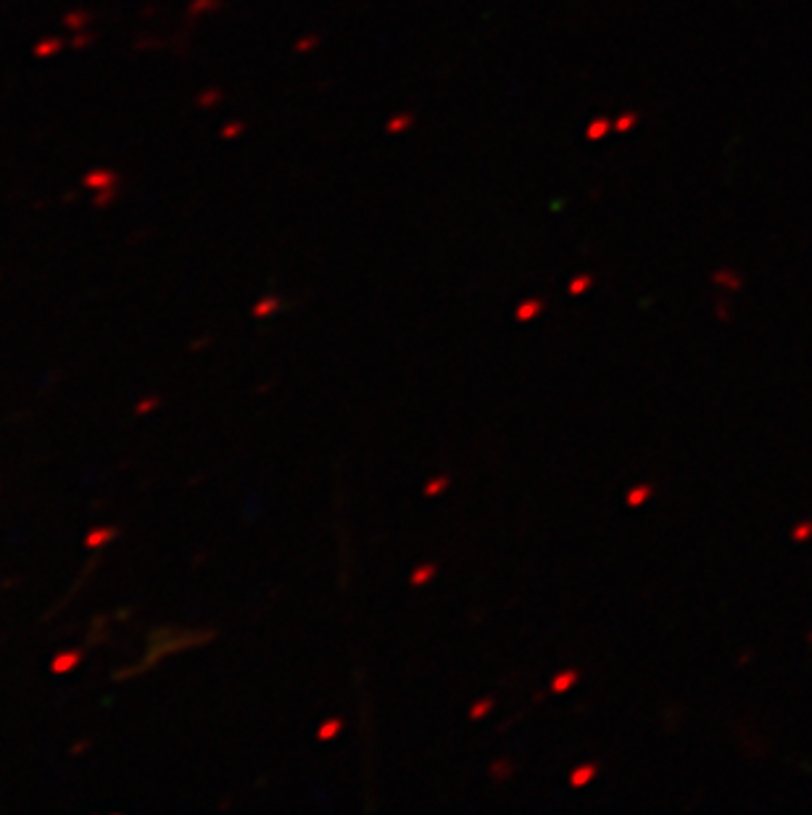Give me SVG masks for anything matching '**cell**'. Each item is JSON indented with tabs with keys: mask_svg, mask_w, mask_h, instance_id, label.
<instances>
[{
	"mask_svg": "<svg viewBox=\"0 0 812 815\" xmlns=\"http://www.w3.org/2000/svg\"><path fill=\"white\" fill-rule=\"evenodd\" d=\"M596 776V765H583V768H577L575 773H573V786H583L586 781H591Z\"/></svg>",
	"mask_w": 812,
	"mask_h": 815,
	"instance_id": "3957f363",
	"label": "cell"
},
{
	"mask_svg": "<svg viewBox=\"0 0 812 815\" xmlns=\"http://www.w3.org/2000/svg\"><path fill=\"white\" fill-rule=\"evenodd\" d=\"M433 573H435V567H433V564H428V567H422V570H417V573H414L412 583H414V586H422V583H425L428 578H433Z\"/></svg>",
	"mask_w": 812,
	"mask_h": 815,
	"instance_id": "277c9868",
	"label": "cell"
},
{
	"mask_svg": "<svg viewBox=\"0 0 812 815\" xmlns=\"http://www.w3.org/2000/svg\"><path fill=\"white\" fill-rule=\"evenodd\" d=\"M488 707H493V699H486V702H480V705H475V707H473V712H470V715H473V718H483V715H486V712H488Z\"/></svg>",
	"mask_w": 812,
	"mask_h": 815,
	"instance_id": "8992f818",
	"label": "cell"
},
{
	"mask_svg": "<svg viewBox=\"0 0 812 815\" xmlns=\"http://www.w3.org/2000/svg\"><path fill=\"white\" fill-rule=\"evenodd\" d=\"M577 681V673L575 670H564L562 676H557L554 678V683H551V691H567L573 683Z\"/></svg>",
	"mask_w": 812,
	"mask_h": 815,
	"instance_id": "6da1fadb",
	"label": "cell"
},
{
	"mask_svg": "<svg viewBox=\"0 0 812 815\" xmlns=\"http://www.w3.org/2000/svg\"><path fill=\"white\" fill-rule=\"evenodd\" d=\"M340 726H343L340 720H333V723H327V726H322V731H319V739H330V736H335Z\"/></svg>",
	"mask_w": 812,
	"mask_h": 815,
	"instance_id": "5b68a950",
	"label": "cell"
},
{
	"mask_svg": "<svg viewBox=\"0 0 812 815\" xmlns=\"http://www.w3.org/2000/svg\"><path fill=\"white\" fill-rule=\"evenodd\" d=\"M649 493H651V486H638V489H633L631 493H628V504L631 507L644 504V502L649 499Z\"/></svg>",
	"mask_w": 812,
	"mask_h": 815,
	"instance_id": "7a4b0ae2",
	"label": "cell"
},
{
	"mask_svg": "<svg viewBox=\"0 0 812 815\" xmlns=\"http://www.w3.org/2000/svg\"><path fill=\"white\" fill-rule=\"evenodd\" d=\"M448 486V478H441V480H435V483H428V493H438L441 489H446Z\"/></svg>",
	"mask_w": 812,
	"mask_h": 815,
	"instance_id": "52a82bcc",
	"label": "cell"
}]
</instances>
